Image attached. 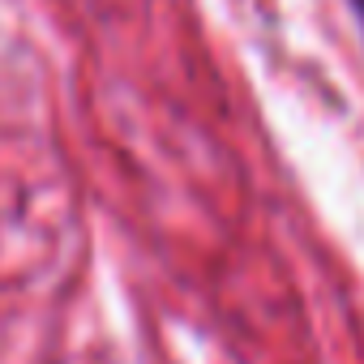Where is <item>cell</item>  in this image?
Segmentation results:
<instances>
[{
    "instance_id": "6da1fadb",
    "label": "cell",
    "mask_w": 364,
    "mask_h": 364,
    "mask_svg": "<svg viewBox=\"0 0 364 364\" xmlns=\"http://www.w3.org/2000/svg\"><path fill=\"white\" fill-rule=\"evenodd\" d=\"M347 5H351V14H355V22L364 26V0H347Z\"/></svg>"
}]
</instances>
